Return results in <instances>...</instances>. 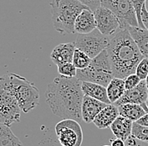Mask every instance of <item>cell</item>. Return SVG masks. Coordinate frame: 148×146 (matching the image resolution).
<instances>
[{"label": "cell", "mask_w": 148, "mask_h": 146, "mask_svg": "<svg viewBox=\"0 0 148 146\" xmlns=\"http://www.w3.org/2000/svg\"><path fill=\"white\" fill-rule=\"evenodd\" d=\"M84 96L82 81L76 77L57 76L47 86L46 100L52 112L62 119H82V103Z\"/></svg>", "instance_id": "1"}, {"label": "cell", "mask_w": 148, "mask_h": 146, "mask_svg": "<svg viewBox=\"0 0 148 146\" xmlns=\"http://www.w3.org/2000/svg\"><path fill=\"white\" fill-rule=\"evenodd\" d=\"M106 50L114 78L124 80L136 73L137 65L144 58L126 28L120 29L110 37Z\"/></svg>", "instance_id": "2"}, {"label": "cell", "mask_w": 148, "mask_h": 146, "mask_svg": "<svg viewBox=\"0 0 148 146\" xmlns=\"http://www.w3.org/2000/svg\"><path fill=\"white\" fill-rule=\"evenodd\" d=\"M0 84L11 92L23 112L28 113L40 102V92L33 83L16 73H9L0 77Z\"/></svg>", "instance_id": "3"}, {"label": "cell", "mask_w": 148, "mask_h": 146, "mask_svg": "<svg viewBox=\"0 0 148 146\" xmlns=\"http://www.w3.org/2000/svg\"><path fill=\"white\" fill-rule=\"evenodd\" d=\"M50 6L53 26L62 35L74 34L76 19L83 9H88L78 0H52Z\"/></svg>", "instance_id": "4"}, {"label": "cell", "mask_w": 148, "mask_h": 146, "mask_svg": "<svg viewBox=\"0 0 148 146\" xmlns=\"http://www.w3.org/2000/svg\"><path fill=\"white\" fill-rule=\"evenodd\" d=\"M76 78L80 81H87L107 87L114 78L107 50H103L92 58L90 64L84 69H77Z\"/></svg>", "instance_id": "5"}, {"label": "cell", "mask_w": 148, "mask_h": 146, "mask_svg": "<svg viewBox=\"0 0 148 146\" xmlns=\"http://www.w3.org/2000/svg\"><path fill=\"white\" fill-rule=\"evenodd\" d=\"M110 37L103 35L99 30L95 29L87 34H78L74 43L77 49L93 58L107 48Z\"/></svg>", "instance_id": "6"}, {"label": "cell", "mask_w": 148, "mask_h": 146, "mask_svg": "<svg viewBox=\"0 0 148 146\" xmlns=\"http://www.w3.org/2000/svg\"><path fill=\"white\" fill-rule=\"evenodd\" d=\"M21 111L14 95L0 84V124L11 126L20 121Z\"/></svg>", "instance_id": "7"}, {"label": "cell", "mask_w": 148, "mask_h": 146, "mask_svg": "<svg viewBox=\"0 0 148 146\" xmlns=\"http://www.w3.org/2000/svg\"><path fill=\"white\" fill-rule=\"evenodd\" d=\"M59 143L62 146H81L83 134L79 122L73 119H63L55 127Z\"/></svg>", "instance_id": "8"}, {"label": "cell", "mask_w": 148, "mask_h": 146, "mask_svg": "<svg viewBox=\"0 0 148 146\" xmlns=\"http://www.w3.org/2000/svg\"><path fill=\"white\" fill-rule=\"evenodd\" d=\"M101 6L110 9L120 21V29L126 26L139 27L136 11L131 0H101Z\"/></svg>", "instance_id": "9"}, {"label": "cell", "mask_w": 148, "mask_h": 146, "mask_svg": "<svg viewBox=\"0 0 148 146\" xmlns=\"http://www.w3.org/2000/svg\"><path fill=\"white\" fill-rule=\"evenodd\" d=\"M93 14L97 30H99L103 35L112 37L120 29V19L110 9L100 6L93 12Z\"/></svg>", "instance_id": "10"}, {"label": "cell", "mask_w": 148, "mask_h": 146, "mask_svg": "<svg viewBox=\"0 0 148 146\" xmlns=\"http://www.w3.org/2000/svg\"><path fill=\"white\" fill-rule=\"evenodd\" d=\"M148 98V89L146 84V80H141L135 88L125 91L123 96L118 100L114 105L116 107L123 104H139L141 105L146 103Z\"/></svg>", "instance_id": "11"}, {"label": "cell", "mask_w": 148, "mask_h": 146, "mask_svg": "<svg viewBox=\"0 0 148 146\" xmlns=\"http://www.w3.org/2000/svg\"><path fill=\"white\" fill-rule=\"evenodd\" d=\"M109 104L84 95L82 103V119L86 123H91L96 116Z\"/></svg>", "instance_id": "12"}, {"label": "cell", "mask_w": 148, "mask_h": 146, "mask_svg": "<svg viewBox=\"0 0 148 146\" xmlns=\"http://www.w3.org/2000/svg\"><path fill=\"white\" fill-rule=\"evenodd\" d=\"M75 49L76 46L74 42L59 44L51 52V59L57 67L66 63H72Z\"/></svg>", "instance_id": "13"}, {"label": "cell", "mask_w": 148, "mask_h": 146, "mask_svg": "<svg viewBox=\"0 0 148 146\" xmlns=\"http://www.w3.org/2000/svg\"><path fill=\"white\" fill-rule=\"evenodd\" d=\"M97 29L93 12L89 9H83L76 19L74 30L77 34H87Z\"/></svg>", "instance_id": "14"}, {"label": "cell", "mask_w": 148, "mask_h": 146, "mask_svg": "<svg viewBox=\"0 0 148 146\" xmlns=\"http://www.w3.org/2000/svg\"><path fill=\"white\" fill-rule=\"evenodd\" d=\"M119 116L118 107L114 104H109L96 116L92 122L99 129L110 128L111 124Z\"/></svg>", "instance_id": "15"}, {"label": "cell", "mask_w": 148, "mask_h": 146, "mask_svg": "<svg viewBox=\"0 0 148 146\" xmlns=\"http://www.w3.org/2000/svg\"><path fill=\"white\" fill-rule=\"evenodd\" d=\"M82 91L84 95L90 96L93 99H96L106 104H111L108 97L107 89L105 86L95 83L82 81Z\"/></svg>", "instance_id": "16"}, {"label": "cell", "mask_w": 148, "mask_h": 146, "mask_svg": "<svg viewBox=\"0 0 148 146\" xmlns=\"http://www.w3.org/2000/svg\"><path fill=\"white\" fill-rule=\"evenodd\" d=\"M131 37L136 43L143 57L148 59V30L135 26H126Z\"/></svg>", "instance_id": "17"}, {"label": "cell", "mask_w": 148, "mask_h": 146, "mask_svg": "<svg viewBox=\"0 0 148 146\" xmlns=\"http://www.w3.org/2000/svg\"><path fill=\"white\" fill-rule=\"evenodd\" d=\"M133 122L124 117L119 116L111 124L110 129L115 138L125 141L131 136Z\"/></svg>", "instance_id": "18"}, {"label": "cell", "mask_w": 148, "mask_h": 146, "mask_svg": "<svg viewBox=\"0 0 148 146\" xmlns=\"http://www.w3.org/2000/svg\"><path fill=\"white\" fill-rule=\"evenodd\" d=\"M119 114L121 117L129 119L132 122H136L139 118L144 116L147 111L144 110L141 105L139 104H123L118 106Z\"/></svg>", "instance_id": "19"}, {"label": "cell", "mask_w": 148, "mask_h": 146, "mask_svg": "<svg viewBox=\"0 0 148 146\" xmlns=\"http://www.w3.org/2000/svg\"><path fill=\"white\" fill-rule=\"evenodd\" d=\"M106 89L109 100L111 104H114L117 100H120L126 91L125 87V80L123 79L114 77L106 87Z\"/></svg>", "instance_id": "20"}, {"label": "cell", "mask_w": 148, "mask_h": 146, "mask_svg": "<svg viewBox=\"0 0 148 146\" xmlns=\"http://www.w3.org/2000/svg\"><path fill=\"white\" fill-rule=\"evenodd\" d=\"M0 146H23L9 126L0 124Z\"/></svg>", "instance_id": "21"}, {"label": "cell", "mask_w": 148, "mask_h": 146, "mask_svg": "<svg viewBox=\"0 0 148 146\" xmlns=\"http://www.w3.org/2000/svg\"><path fill=\"white\" fill-rule=\"evenodd\" d=\"M92 61V58L88 57L85 53L82 52L79 49H75L73 57V64L77 69H86Z\"/></svg>", "instance_id": "22"}, {"label": "cell", "mask_w": 148, "mask_h": 146, "mask_svg": "<svg viewBox=\"0 0 148 146\" xmlns=\"http://www.w3.org/2000/svg\"><path fill=\"white\" fill-rule=\"evenodd\" d=\"M131 136L140 141L148 143V127L140 125L136 122H133Z\"/></svg>", "instance_id": "23"}, {"label": "cell", "mask_w": 148, "mask_h": 146, "mask_svg": "<svg viewBox=\"0 0 148 146\" xmlns=\"http://www.w3.org/2000/svg\"><path fill=\"white\" fill-rule=\"evenodd\" d=\"M58 73L61 76L66 77V78H73L77 75V69L75 67L73 63H66V64L60 65L57 67Z\"/></svg>", "instance_id": "24"}, {"label": "cell", "mask_w": 148, "mask_h": 146, "mask_svg": "<svg viewBox=\"0 0 148 146\" xmlns=\"http://www.w3.org/2000/svg\"><path fill=\"white\" fill-rule=\"evenodd\" d=\"M136 73L139 76L141 80H146L148 75V59L143 58L136 67Z\"/></svg>", "instance_id": "25"}, {"label": "cell", "mask_w": 148, "mask_h": 146, "mask_svg": "<svg viewBox=\"0 0 148 146\" xmlns=\"http://www.w3.org/2000/svg\"><path fill=\"white\" fill-rule=\"evenodd\" d=\"M146 1L147 0H131L133 7L135 9V11H136V18H137V21H138L139 27L142 28V29H145V27H144V25L142 23L140 15H141V9L145 6Z\"/></svg>", "instance_id": "26"}, {"label": "cell", "mask_w": 148, "mask_h": 146, "mask_svg": "<svg viewBox=\"0 0 148 146\" xmlns=\"http://www.w3.org/2000/svg\"><path fill=\"white\" fill-rule=\"evenodd\" d=\"M124 80H125V87L126 91L135 88L136 85H138L139 83L141 81V80L139 78V76L136 73L130 74L129 76L124 79Z\"/></svg>", "instance_id": "27"}, {"label": "cell", "mask_w": 148, "mask_h": 146, "mask_svg": "<svg viewBox=\"0 0 148 146\" xmlns=\"http://www.w3.org/2000/svg\"><path fill=\"white\" fill-rule=\"evenodd\" d=\"M84 5H86L91 11L94 12L99 7L101 6V0H78Z\"/></svg>", "instance_id": "28"}, {"label": "cell", "mask_w": 148, "mask_h": 146, "mask_svg": "<svg viewBox=\"0 0 148 146\" xmlns=\"http://www.w3.org/2000/svg\"><path fill=\"white\" fill-rule=\"evenodd\" d=\"M125 146H148V143L140 141L137 138H134L133 136H130V137L128 138L125 141Z\"/></svg>", "instance_id": "29"}, {"label": "cell", "mask_w": 148, "mask_h": 146, "mask_svg": "<svg viewBox=\"0 0 148 146\" xmlns=\"http://www.w3.org/2000/svg\"><path fill=\"white\" fill-rule=\"evenodd\" d=\"M141 20H142V23L144 25V27L145 29L148 30V11L146 9V6H144L142 9H141Z\"/></svg>", "instance_id": "30"}, {"label": "cell", "mask_w": 148, "mask_h": 146, "mask_svg": "<svg viewBox=\"0 0 148 146\" xmlns=\"http://www.w3.org/2000/svg\"><path fill=\"white\" fill-rule=\"evenodd\" d=\"M136 122L140 124V125H142V126H146L148 127V113L147 112L144 116H142L140 118H139Z\"/></svg>", "instance_id": "31"}, {"label": "cell", "mask_w": 148, "mask_h": 146, "mask_svg": "<svg viewBox=\"0 0 148 146\" xmlns=\"http://www.w3.org/2000/svg\"><path fill=\"white\" fill-rule=\"evenodd\" d=\"M111 146H125V143L124 140L118 138H115L114 139H110Z\"/></svg>", "instance_id": "32"}, {"label": "cell", "mask_w": 148, "mask_h": 146, "mask_svg": "<svg viewBox=\"0 0 148 146\" xmlns=\"http://www.w3.org/2000/svg\"><path fill=\"white\" fill-rule=\"evenodd\" d=\"M141 106H142V107L144 108V110H145V111H147V112L148 113V107H147L146 103H143V104H141Z\"/></svg>", "instance_id": "33"}, {"label": "cell", "mask_w": 148, "mask_h": 146, "mask_svg": "<svg viewBox=\"0 0 148 146\" xmlns=\"http://www.w3.org/2000/svg\"><path fill=\"white\" fill-rule=\"evenodd\" d=\"M145 6H146V9H147V11H148V0H147V1H146Z\"/></svg>", "instance_id": "34"}, {"label": "cell", "mask_w": 148, "mask_h": 146, "mask_svg": "<svg viewBox=\"0 0 148 146\" xmlns=\"http://www.w3.org/2000/svg\"><path fill=\"white\" fill-rule=\"evenodd\" d=\"M146 84H147V89H148V75H147V79H146Z\"/></svg>", "instance_id": "35"}, {"label": "cell", "mask_w": 148, "mask_h": 146, "mask_svg": "<svg viewBox=\"0 0 148 146\" xmlns=\"http://www.w3.org/2000/svg\"><path fill=\"white\" fill-rule=\"evenodd\" d=\"M146 105H147V107H148V98H147V101H146Z\"/></svg>", "instance_id": "36"}, {"label": "cell", "mask_w": 148, "mask_h": 146, "mask_svg": "<svg viewBox=\"0 0 148 146\" xmlns=\"http://www.w3.org/2000/svg\"><path fill=\"white\" fill-rule=\"evenodd\" d=\"M103 146H111V145H103Z\"/></svg>", "instance_id": "37"}]
</instances>
